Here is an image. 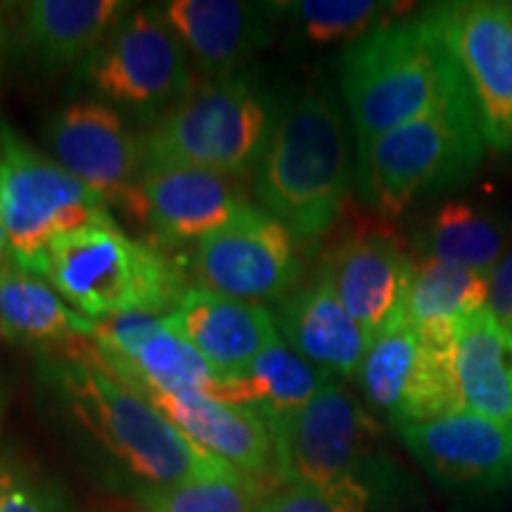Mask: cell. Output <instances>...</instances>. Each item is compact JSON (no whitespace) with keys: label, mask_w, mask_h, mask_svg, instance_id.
Segmentation results:
<instances>
[{"label":"cell","mask_w":512,"mask_h":512,"mask_svg":"<svg viewBox=\"0 0 512 512\" xmlns=\"http://www.w3.org/2000/svg\"><path fill=\"white\" fill-rule=\"evenodd\" d=\"M456 380L465 413L512 427V351L503 325L489 309L460 320Z\"/></svg>","instance_id":"7402d4cb"},{"label":"cell","mask_w":512,"mask_h":512,"mask_svg":"<svg viewBox=\"0 0 512 512\" xmlns=\"http://www.w3.org/2000/svg\"><path fill=\"white\" fill-rule=\"evenodd\" d=\"M508 491L512 494V427H510V446H508Z\"/></svg>","instance_id":"d590c367"},{"label":"cell","mask_w":512,"mask_h":512,"mask_svg":"<svg viewBox=\"0 0 512 512\" xmlns=\"http://www.w3.org/2000/svg\"><path fill=\"white\" fill-rule=\"evenodd\" d=\"M510 233L498 216L467 200H446L418 233L420 256L489 275L508 254Z\"/></svg>","instance_id":"d4e9b609"},{"label":"cell","mask_w":512,"mask_h":512,"mask_svg":"<svg viewBox=\"0 0 512 512\" xmlns=\"http://www.w3.org/2000/svg\"><path fill=\"white\" fill-rule=\"evenodd\" d=\"M268 8L238 0H171L162 15L197 67L223 79L240 74L242 64L266 46Z\"/></svg>","instance_id":"d6986e66"},{"label":"cell","mask_w":512,"mask_h":512,"mask_svg":"<svg viewBox=\"0 0 512 512\" xmlns=\"http://www.w3.org/2000/svg\"><path fill=\"white\" fill-rule=\"evenodd\" d=\"M275 8L290 15L299 34L313 46L344 43V48L382 24L394 22L399 12H406L399 10L406 5L377 3V0H299V3H280Z\"/></svg>","instance_id":"4316f807"},{"label":"cell","mask_w":512,"mask_h":512,"mask_svg":"<svg viewBox=\"0 0 512 512\" xmlns=\"http://www.w3.org/2000/svg\"><path fill=\"white\" fill-rule=\"evenodd\" d=\"M46 143L55 162L98 192L107 207L138 219L143 143L128 131L121 112L95 98L69 102L48 119Z\"/></svg>","instance_id":"4fadbf2b"},{"label":"cell","mask_w":512,"mask_h":512,"mask_svg":"<svg viewBox=\"0 0 512 512\" xmlns=\"http://www.w3.org/2000/svg\"><path fill=\"white\" fill-rule=\"evenodd\" d=\"M5 48H8V27H5L3 12H0V81H3V67H5Z\"/></svg>","instance_id":"836d02e7"},{"label":"cell","mask_w":512,"mask_h":512,"mask_svg":"<svg viewBox=\"0 0 512 512\" xmlns=\"http://www.w3.org/2000/svg\"><path fill=\"white\" fill-rule=\"evenodd\" d=\"M328 380L330 375L313 368L278 335L242 373L221 380L211 396L252 408L271 427L302 411Z\"/></svg>","instance_id":"603a6c76"},{"label":"cell","mask_w":512,"mask_h":512,"mask_svg":"<svg viewBox=\"0 0 512 512\" xmlns=\"http://www.w3.org/2000/svg\"><path fill=\"white\" fill-rule=\"evenodd\" d=\"M0 512H67V508L53 486L5 465L0 477Z\"/></svg>","instance_id":"4dcf8cb0"},{"label":"cell","mask_w":512,"mask_h":512,"mask_svg":"<svg viewBox=\"0 0 512 512\" xmlns=\"http://www.w3.org/2000/svg\"><path fill=\"white\" fill-rule=\"evenodd\" d=\"M275 479L330 486L361 477L377 453L380 425L363 401L330 377L302 411L271 425Z\"/></svg>","instance_id":"30bf717a"},{"label":"cell","mask_w":512,"mask_h":512,"mask_svg":"<svg viewBox=\"0 0 512 512\" xmlns=\"http://www.w3.org/2000/svg\"><path fill=\"white\" fill-rule=\"evenodd\" d=\"M489 302V275L415 256L403 318L420 330L456 328Z\"/></svg>","instance_id":"484cf974"},{"label":"cell","mask_w":512,"mask_h":512,"mask_svg":"<svg viewBox=\"0 0 512 512\" xmlns=\"http://www.w3.org/2000/svg\"><path fill=\"white\" fill-rule=\"evenodd\" d=\"M484 133L470 95L384 133L356 159L363 202L396 221L418 197L470 181L484 157Z\"/></svg>","instance_id":"277c9868"},{"label":"cell","mask_w":512,"mask_h":512,"mask_svg":"<svg viewBox=\"0 0 512 512\" xmlns=\"http://www.w3.org/2000/svg\"><path fill=\"white\" fill-rule=\"evenodd\" d=\"M403 446L441 489L456 498H491L508 491L510 427L475 413L399 427Z\"/></svg>","instance_id":"9a60e30c"},{"label":"cell","mask_w":512,"mask_h":512,"mask_svg":"<svg viewBox=\"0 0 512 512\" xmlns=\"http://www.w3.org/2000/svg\"><path fill=\"white\" fill-rule=\"evenodd\" d=\"M280 105L247 74L195 86L140 138L147 166H192L240 178L256 169Z\"/></svg>","instance_id":"5b68a950"},{"label":"cell","mask_w":512,"mask_h":512,"mask_svg":"<svg viewBox=\"0 0 512 512\" xmlns=\"http://www.w3.org/2000/svg\"><path fill=\"white\" fill-rule=\"evenodd\" d=\"M278 330L304 361L337 380H356L370 349L366 330L351 318L325 278L287 299Z\"/></svg>","instance_id":"ffe728a7"},{"label":"cell","mask_w":512,"mask_h":512,"mask_svg":"<svg viewBox=\"0 0 512 512\" xmlns=\"http://www.w3.org/2000/svg\"><path fill=\"white\" fill-rule=\"evenodd\" d=\"M128 12L124 0H31L19 34L38 67L60 72L86 60Z\"/></svg>","instance_id":"44dd1931"},{"label":"cell","mask_w":512,"mask_h":512,"mask_svg":"<svg viewBox=\"0 0 512 512\" xmlns=\"http://www.w3.org/2000/svg\"><path fill=\"white\" fill-rule=\"evenodd\" d=\"M339 91L358 155L384 133L470 95L456 60L422 12L418 19L382 24L344 48Z\"/></svg>","instance_id":"3957f363"},{"label":"cell","mask_w":512,"mask_h":512,"mask_svg":"<svg viewBox=\"0 0 512 512\" xmlns=\"http://www.w3.org/2000/svg\"><path fill=\"white\" fill-rule=\"evenodd\" d=\"M195 273L204 290L242 302L285 297L299 278L292 230L247 204L226 226L197 242Z\"/></svg>","instance_id":"7c38bea8"},{"label":"cell","mask_w":512,"mask_h":512,"mask_svg":"<svg viewBox=\"0 0 512 512\" xmlns=\"http://www.w3.org/2000/svg\"><path fill=\"white\" fill-rule=\"evenodd\" d=\"M413 261L387 221L361 223L332 242L320 278L373 342L403 309Z\"/></svg>","instance_id":"5bb4252c"},{"label":"cell","mask_w":512,"mask_h":512,"mask_svg":"<svg viewBox=\"0 0 512 512\" xmlns=\"http://www.w3.org/2000/svg\"><path fill=\"white\" fill-rule=\"evenodd\" d=\"M370 491L361 477L330 486L283 484L261 498L254 512H368Z\"/></svg>","instance_id":"f1b7e54d"},{"label":"cell","mask_w":512,"mask_h":512,"mask_svg":"<svg viewBox=\"0 0 512 512\" xmlns=\"http://www.w3.org/2000/svg\"><path fill=\"white\" fill-rule=\"evenodd\" d=\"M361 479L370 491L368 512H434L418 479L387 453H377Z\"/></svg>","instance_id":"f546056e"},{"label":"cell","mask_w":512,"mask_h":512,"mask_svg":"<svg viewBox=\"0 0 512 512\" xmlns=\"http://www.w3.org/2000/svg\"><path fill=\"white\" fill-rule=\"evenodd\" d=\"M95 320L72 309L41 275L15 261L0 266V337L43 351L72 337H91Z\"/></svg>","instance_id":"cb8c5ba5"},{"label":"cell","mask_w":512,"mask_h":512,"mask_svg":"<svg viewBox=\"0 0 512 512\" xmlns=\"http://www.w3.org/2000/svg\"><path fill=\"white\" fill-rule=\"evenodd\" d=\"M448 512H512V505L498 501V496L491 498H456L448 505Z\"/></svg>","instance_id":"d6a6232c"},{"label":"cell","mask_w":512,"mask_h":512,"mask_svg":"<svg viewBox=\"0 0 512 512\" xmlns=\"http://www.w3.org/2000/svg\"><path fill=\"white\" fill-rule=\"evenodd\" d=\"M3 467H5V463H0V477H3Z\"/></svg>","instance_id":"74e56055"},{"label":"cell","mask_w":512,"mask_h":512,"mask_svg":"<svg viewBox=\"0 0 512 512\" xmlns=\"http://www.w3.org/2000/svg\"><path fill=\"white\" fill-rule=\"evenodd\" d=\"M422 15L463 74L486 145L512 152V3H437Z\"/></svg>","instance_id":"8fae6325"},{"label":"cell","mask_w":512,"mask_h":512,"mask_svg":"<svg viewBox=\"0 0 512 512\" xmlns=\"http://www.w3.org/2000/svg\"><path fill=\"white\" fill-rule=\"evenodd\" d=\"M138 219L164 245L207 238L247 207L238 178L192 166H143Z\"/></svg>","instance_id":"2e32d148"},{"label":"cell","mask_w":512,"mask_h":512,"mask_svg":"<svg viewBox=\"0 0 512 512\" xmlns=\"http://www.w3.org/2000/svg\"><path fill=\"white\" fill-rule=\"evenodd\" d=\"M491 311L503 330L512 332V252L503 256V261L489 273V302Z\"/></svg>","instance_id":"1f68e13d"},{"label":"cell","mask_w":512,"mask_h":512,"mask_svg":"<svg viewBox=\"0 0 512 512\" xmlns=\"http://www.w3.org/2000/svg\"><path fill=\"white\" fill-rule=\"evenodd\" d=\"M10 261V245H8V233H5L3 216H0V266Z\"/></svg>","instance_id":"e575fe53"},{"label":"cell","mask_w":512,"mask_h":512,"mask_svg":"<svg viewBox=\"0 0 512 512\" xmlns=\"http://www.w3.org/2000/svg\"><path fill=\"white\" fill-rule=\"evenodd\" d=\"M79 83L95 100L143 119L164 117L195 88L188 50L152 8L121 19L79 64Z\"/></svg>","instance_id":"9c48e42d"},{"label":"cell","mask_w":512,"mask_h":512,"mask_svg":"<svg viewBox=\"0 0 512 512\" xmlns=\"http://www.w3.org/2000/svg\"><path fill=\"white\" fill-rule=\"evenodd\" d=\"M41 377L76 430L145 489L238 475L192 444L147 396L93 363L55 351L41 363Z\"/></svg>","instance_id":"6da1fadb"},{"label":"cell","mask_w":512,"mask_h":512,"mask_svg":"<svg viewBox=\"0 0 512 512\" xmlns=\"http://www.w3.org/2000/svg\"><path fill=\"white\" fill-rule=\"evenodd\" d=\"M166 318L223 380L242 373L280 335L266 306L204 287H188Z\"/></svg>","instance_id":"e0dca14e"},{"label":"cell","mask_w":512,"mask_h":512,"mask_svg":"<svg viewBox=\"0 0 512 512\" xmlns=\"http://www.w3.org/2000/svg\"><path fill=\"white\" fill-rule=\"evenodd\" d=\"M43 278L91 320L126 311L164 316L188 290L169 256L128 238L114 219L60 235L48 249Z\"/></svg>","instance_id":"8992f818"},{"label":"cell","mask_w":512,"mask_h":512,"mask_svg":"<svg viewBox=\"0 0 512 512\" xmlns=\"http://www.w3.org/2000/svg\"><path fill=\"white\" fill-rule=\"evenodd\" d=\"M0 216L10 259L24 271L46 273L48 249L64 233L112 219L98 192L0 124Z\"/></svg>","instance_id":"52a82bcc"},{"label":"cell","mask_w":512,"mask_h":512,"mask_svg":"<svg viewBox=\"0 0 512 512\" xmlns=\"http://www.w3.org/2000/svg\"><path fill=\"white\" fill-rule=\"evenodd\" d=\"M256 200L299 240H318L349 200L347 121L328 88H309L280 105L256 164Z\"/></svg>","instance_id":"7a4b0ae2"},{"label":"cell","mask_w":512,"mask_h":512,"mask_svg":"<svg viewBox=\"0 0 512 512\" xmlns=\"http://www.w3.org/2000/svg\"><path fill=\"white\" fill-rule=\"evenodd\" d=\"M155 406L209 456L249 479L275 477V444L268 422L252 408L209 394H147Z\"/></svg>","instance_id":"ac0fdd59"},{"label":"cell","mask_w":512,"mask_h":512,"mask_svg":"<svg viewBox=\"0 0 512 512\" xmlns=\"http://www.w3.org/2000/svg\"><path fill=\"white\" fill-rule=\"evenodd\" d=\"M505 335H508V344H510V351H512V332L505 330Z\"/></svg>","instance_id":"8d00e7d4"},{"label":"cell","mask_w":512,"mask_h":512,"mask_svg":"<svg viewBox=\"0 0 512 512\" xmlns=\"http://www.w3.org/2000/svg\"><path fill=\"white\" fill-rule=\"evenodd\" d=\"M458 325L420 330L399 311L370 342L356 375L368 411L394 430L465 413L456 380Z\"/></svg>","instance_id":"ba28073f"},{"label":"cell","mask_w":512,"mask_h":512,"mask_svg":"<svg viewBox=\"0 0 512 512\" xmlns=\"http://www.w3.org/2000/svg\"><path fill=\"white\" fill-rule=\"evenodd\" d=\"M256 479L226 475L145 489L140 494L147 512H254L261 503Z\"/></svg>","instance_id":"83f0119b"}]
</instances>
